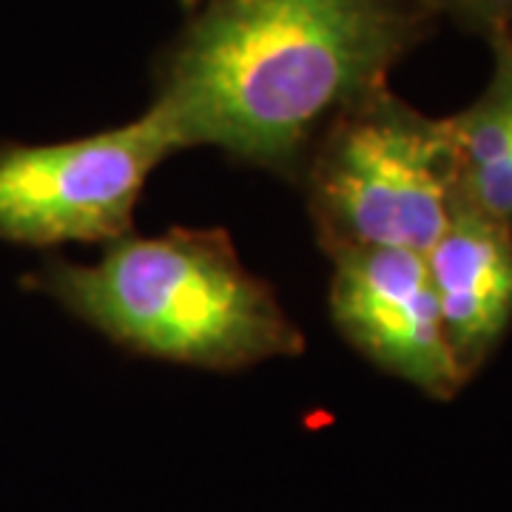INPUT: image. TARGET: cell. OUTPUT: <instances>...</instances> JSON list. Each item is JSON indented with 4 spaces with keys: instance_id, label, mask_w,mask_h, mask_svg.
Instances as JSON below:
<instances>
[{
    "instance_id": "1",
    "label": "cell",
    "mask_w": 512,
    "mask_h": 512,
    "mask_svg": "<svg viewBox=\"0 0 512 512\" xmlns=\"http://www.w3.org/2000/svg\"><path fill=\"white\" fill-rule=\"evenodd\" d=\"M424 0H205L163 49L151 106L183 148L296 183L319 134L430 35Z\"/></svg>"
},
{
    "instance_id": "2",
    "label": "cell",
    "mask_w": 512,
    "mask_h": 512,
    "mask_svg": "<svg viewBox=\"0 0 512 512\" xmlns=\"http://www.w3.org/2000/svg\"><path fill=\"white\" fill-rule=\"evenodd\" d=\"M83 265L49 256L23 279L117 348L168 365L237 373L305 350V333L222 228H171L103 245Z\"/></svg>"
},
{
    "instance_id": "3",
    "label": "cell",
    "mask_w": 512,
    "mask_h": 512,
    "mask_svg": "<svg viewBox=\"0 0 512 512\" xmlns=\"http://www.w3.org/2000/svg\"><path fill=\"white\" fill-rule=\"evenodd\" d=\"M296 183L330 259L367 248L424 256L458 197L450 117H427L387 86L319 134Z\"/></svg>"
},
{
    "instance_id": "4",
    "label": "cell",
    "mask_w": 512,
    "mask_h": 512,
    "mask_svg": "<svg viewBox=\"0 0 512 512\" xmlns=\"http://www.w3.org/2000/svg\"><path fill=\"white\" fill-rule=\"evenodd\" d=\"M183 140L157 106L60 143H0V242L60 248L134 234L148 177Z\"/></svg>"
},
{
    "instance_id": "5",
    "label": "cell",
    "mask_w": 512,
    "mask_h": 512,
    "mask_svg": "<svg viewBox=\"0 0 512 512\" xmlns=\"http://www.w3.org/2000/svg\"><path fill=\"white\" fill-rule=\"evenodd\" d=\"M330 262V319L350 348L430 399H453L467 382L441 328L424 256L367 248Z\"/></svg>"
},
{
    "instance_id": "6",
    "label": "cell",
    "mask_w": 512,
    "mask_h": 512,
    "mask_svg": "<svg viewBox=\"0 0 512 512\" xmlns=\"http://www.w3.org/2000/svg\"><path fill=\"white\" fill-rule=\"evenodd\" d=\"M424 262L450 353L470 382L512 325V228L458 194Z\"/></svg>"
},
{
    "instance_id": "7",
    "label": "cell",
    "mask_w": 512,
    "mask_h": 512,
    "mask_svg": "<svg viewBox=\"0 0 512 512\" xmlns=\"http://www.w3.org/2000/svg\"><path fill=\"white\" fill-rule=\"evenodd\" d=\"M493 74L484 92L450 117L458 160V194L512 228V40L487 37Z\"/></svg>"
},
{
    "instance_id": "8",
    "label": "cell",
    "mask_w": 512,
    "mask_h": 512,
    "mask_svg": "<svg viewBox=\"0 0 512 512\" xmlns=\"http://www.w3.org/2000/svg\"><path fill=\"white\" fill-rule=\"evenodd\" d=\"M433 18L453 20L478 37H493L512 26V0H424Z\"/></svg>"
},
{
    "instance_id": "9",
    "label": "cell",
    "mask_w": 512,
    "mask_h": 512,
    "mask_svg": "<svg viewBox=\"0 0 512 512\" xmlns=\"http://www.w3.org/2000/svg\"><path fill=\"white\" fill-rule=\"evenodd\" d=\"M180 3H183L185 12H191V9H197V6H200V3H205V0H180Z\"/></svg>"
},
{
    "instance_id": "10",
    "label": "cell",
    "mask_w": 512,
    "mask_h": 512,
    "mask_svg": "<svg viewBox=\"0 0 512 512\" xmlns=\"http://www.w3.org/2000/svg\"><path fill=\"white\" fill-rule=\"evenodd\" d=\"M504 35H507L512 40V26H510V29H507V32H504Z\"/></svg>"
}]
</instances>
